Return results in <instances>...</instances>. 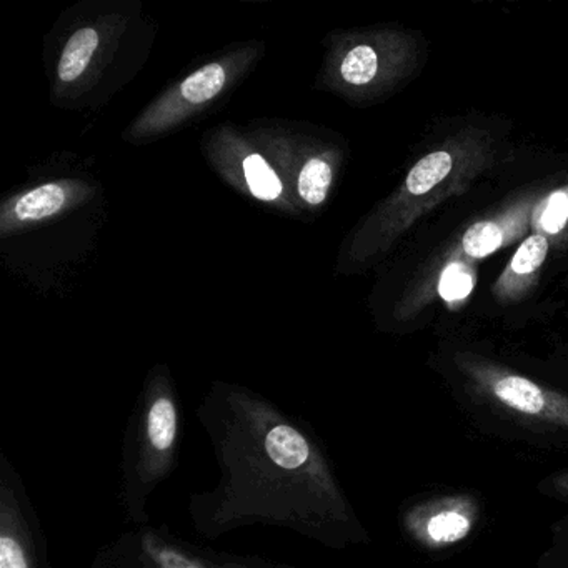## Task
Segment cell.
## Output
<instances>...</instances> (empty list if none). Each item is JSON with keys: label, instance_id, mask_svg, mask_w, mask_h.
Wrapping results in <instances>:
<instances>
[{"label": "cell", "instance_id": "1", "mask_svg": "<svg viewBox=\"0 0 568 568\" xmlns=\"http://www.w3.org/2000/svg\"><path fill=\"white\" fill-rule=\"evenodd\" d=\"M219 478L189 497L195 534L217 540L274 527L332 550L367 540L311 422L239 385H214L199 405Z\"/></svg>", "mask_w": 568, "mask_h": 568}, {"label": "cell", "instance_id": "2", "mask_svg": "<svg viewBox=\"0 0 568 568\" xmlns=\"http://www.w3.org/2000/svg\"><path fill=\"white\" fill-rule=\"evenodd\" d=\"M182 415L174 382L158 371L129 414L119 465V507L134 527L151 524L149 500L179 464Z\"/></svg>", "mask_w": 568, "mask_h": 568}, {"label": "cell", "instance_id": "3", "mask_svg": "<svg viewBox=\"0 0 568 568\" xmlns=\"http://www.w3.org/2000/svg\"><path fill=\"white\" fill-rule=\"evenodd\" d=\"M455 364L470 387L490 404L524 420L568 432L567 394L478 355L458 354Z\"/></svg>", "mask_w": 568, "mask_h": 568}, {"label": "cell", "instance_id": "4", "mask_svg": "<svg viewBox=\"0 0 568 568\" xmlns=\"http://www.w3.org/2000/svg\"><path fill=\"white\" fill-rule=\"evenodd\" d=\"M0 568H51L41 517L4 450H0Z\"/></svg>", "mask_w": 568, "mask_h": 568}, {"label": "cell", "instance_id": "5", "mask_svg": "<svg viewBox=\"0 0 568 568\" xmlns=\"http://www.w3.org/2000/svg\"><path fill=\"white\" fill-rule=\"evenodd\" d=\"M478 517L477 498L467 494L442 495L412 505L404 514V527L420 547L437 551L470 537Z\"/></svg>", "mask_w": 568, "mask_h": 568}, {"label": "cell", "instance_id": "6", "mask_svg": "<svg viewBox=\"0 0 568 568\" xmlns=\"http://www.w3.org/2000/svg\"><path fill=\"white\" fill-rule=\"evenodd\" d=\"M547 254L548 241L545 235H530L527 241L521 242L520 247L511 257L507 271L498 278L497 285L494 287L495 295L498 298L511 301L521 292L527 291L537 278Z\"/></svg>", "mask_w": 568, "mask_h": 568}, {"label": "cell", "instance_id": "7", "mask_svg": "<svg viewBox=\"0 0 568 568\" xmlns=\"http://www.w3.org/2000/svg\"><path fill=\"white\" fill-rule=\"evenodd\" d=\"M455 161L457 159L450 149H440L424 155L408 172L402 199L418 201L435 194L444 185L447 187L448 179L454 175Z\"/></svg>", "mask_w": 568, "mask_h": 568}, {"label": "cell", "instance_id": "8", "mask_svg": "<svg viewBox=\"0 0 568 568\" xmlns=\"http://www.w3.org/2000/svg\"><path fill=\"white\" fill-rule=\"evenodd\" d=\"M72 185L71 182H52L21 195L12 209L14 224H34L64 211L72 199Z\"/></svg>", "mask_w": 568, "mask_h": 568}, {"label": "cell", "instance_id": "9", "mask_svg": "<svg viewBox=\"0 0 568 568\" xmlns=\"http://www.w3.org/2000/svg\"><path fill=\"white\" fill-rule=\"evenodd\" d=\"M227 84V72L222 64H209L199 69L194 74L189 75L178 89V111L172 118L171 124L178 122L179 112L185 114L189 109L195 105H204L221 94L222 89Z\"/></svg>", "mask_w": 568, "mask_h": 568}, {"label": "cell", "instance_id": "10", "mask_svg": "<svg viewBox=\"0 0 568 568\" xmlns=\"http://www.w3.org/2000/svg\"><path fill=\"white\" fill-rule=\"evenodd\" d=\"M89 568H162V565L145 550L132 528L99 548Z\"/></svg>", "mask_w": 568, "mask_h": 568}, {"label": "cell", "instance_id": "11", "mask_svg": "<svg viewBox=\"0 0 568 568\" xmlns=\"http://www.w3.org/2000/svg\"><path fill=\"white\" fill-rule=\"evenodd\" d=\"M99 48V34L95 29H79L62 52L58 74L62 82H74L84 74Z\"/></svg>", "mask_w": 568, "mask_h": 568}, {"label": "cell", "instance_id": "12", "mask_svg": "<svg viewBox=\"0 0 568 568\" xmlns=\"http://www.w3.org/2000/svg\"><path fill=\"white\" fill-rule=\"evenodd\" d=\"M341 74L347 84L368 85L381 74V55L372 45L358 44L345 54Z\"/></svg>", "mask_w": 568, "mask_h": 568}, {"label": "cell", "instance_id": "13", "mask_svg": "<svg viewBox=\"0 0 568 568\" xmlns=\"http://www.w3.org/2000/svg\"><path fill=\"white\" fill-rule=\"evenodd\" d=\"M245 181L252 195L261 201H275L281 197L282 182L262 155L252 154L244 161Z\"/></svg>", "mask_w": 568, "mask_h": 568}, {"label": "cell", "instance_id": "14", "mask_svg": "<svg viewBox=\"0 0 568 568\" xmlns=\"http://www.w3.org/2000/svg\"><path fill=\"white\" fill-rule=\"evenodd\" d=\"M332 168L322 159H311L298 175V194L307 204L318 205L327 199L332 185Z\"/></svg>", "mask_w": 568, "mask_h": 568}, {"label": "cell", "instance_id": "15", "mask_svg": "<svg viewBox=\"0 0 568 568\" xmlns=\"http://www.w3.org/2000/svg\"><path fill=\"white\" fill-rule=\"evenodd\" d=\"M505 241V227L498 222H478L462 237V251L468 257L484 258L494 254Z\"/></svg>", "mask_w": 568, "mask_h": 568}, {"label": "cell", "instance_id": "16", "mask_svg": "<svg viewBox=\"0 0 568 568\" xmlns=\"http://www.w3.org/2000/svg\"><path fill=\"white\" fill-rule=\"evenodd\" d=\"M474 284L470 271H467L460 262H452L442 272L440 281H438V294L448 304H458L470 295Z\"/></svg>", "mask_w": 568, "mask_h": 568}, {"label": "cell", "instance_id": "17", "mask_svg": "<svg viewBox=\"0 0 568 568\" xmlns=\"http://www.w3.org/2000/svg\"><path fill=\"white\" fill-rule=\"evenodd\" d=\"M568 221V191L554 192L541 209L540 227L547 234H557Z\"/></svg>", "mask_w": 568, "mask_h": 568}, {"label": "cell", "instance_id": "18", "mask_svg": "<svg viewBox=\"0 0 568 568\" xmlns=\"http://www.w3.org/2000/svg\"><path fill=\"white\" fill-rule=\"evenodd\" d=\"M217 568H305L298 565L284 564V561L271 560L261 555H235L224 551H212Z\"/></svg>", "mask_w": 568, "mask_h": 568}, {"label": "cell", "instance_id": "19", "mask_svg": "<svg viewBox=\"0 0 568 568\" xmlns=\"http://www.w3.org/2000/svg\"><path fill=\"white\" fill-rule=\"evenodd\" d=\"M551 490L560 495V497L568 498V471L557 475V477L551 480Z\"/></svg>", "mask_w": 568, "mask_h": 568}]
</instances>
